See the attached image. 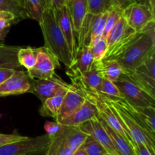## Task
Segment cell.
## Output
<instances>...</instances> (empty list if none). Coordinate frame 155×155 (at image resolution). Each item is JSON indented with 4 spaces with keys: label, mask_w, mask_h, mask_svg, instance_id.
Returning <instances> with one entry per match:
<instances>
[{
    "label": "cell",
    "mask_w": 155,
    "mask_h": 155,
    "mask_svg": "<svg viewBox=\"0 0 155 155\" xmlns=\"http://www.w3.org/2000/svg\"><path fill=\"white\" fill-rule=\"evenodd\" d=\"M154 26L155 20H152L140 31L136 32V35L117 54L107 60L116 61L124 74L133 73L155 50Z\"/></svg>",
    "instance_id": "1"
},
{
    "label": "cell",
    "mask_w": 155,
    "mask_h": 155,
    "mask_svg": "<svg viewBox=\"0 0 155 155\" xmlns=\"http://www.w3.org/2000/svg\"><path fill=\"white\" fill-rule=\"evenodd\" d=\"M44 38V46L59 61L69 68L73 62L67 41L56 20L53 9H46L39 23Z\"/></svg>",
    "instance_id": "2"
},
{
    "label": "cell",
    "mask_w": 155,
    "mask_h": 155,
    "mask_svg": "<svg viewBox=\"0 0 155 155\" xmlns=\"http://www.w3.org/2000/svg\"><path fill=\"white\" fill-rule=\"evenodd\" d=\"M102 100L107 102L111 107L118 122L133 144H143L155 155V135L139 126L136 120L123 106L114 101L109 96L98 92Z\"/></svg>",
    "instance_id": "3"
},
{
    "label": "cell",
    "mask_w": 155,
    "mask_h": 155,
    "mask_svg": "<svg viewBox=\"0 0 155 155\" xmlns=\"http://www.w3.org/2000/svg\"><path fill=\"white\" fill-rule=\"evenodd\" d=\"M87 137L78 126L63 125L58 133L51 138L45 155H74Z\"/></svg>",
    "instance_id": "4"
},
{
    "label": "cell",
    "mask_w": 155,
    "mask_h": 155,
    "mask_svg": "<svg viewBox=\"0 0 155 155\" xmlns=\"http://www.w3.org/2000/svg\"><path fill=\"white\" fill-rule=\"evenodd\" d=\"M51 138L47 134L28 137L18 142L0 146V155H33L46 151Z\"/></svg>",
    "instance_id": "5"
},
{
    "label": "cell",
    "mask_w": 155,
    "mask_h": 155,
    "mask_svg": "<svg viewBox=\"0 0 155 155\" xmlns=\"http://www.w3.org/2000/svg\"><path fill=\"white\" fill-rule=\"evenodd\" d=\"M120 93L121 98L141 107H154L155 98L132 81L126 74H122L114 82Z\"/></svg>",
    "instance_id": "6"
},
{
    "label": "cell",
    "mask_w": 155,
    "mask_h": 155,
    "mask_svg": "<svg viewBox=\"0 0 155 155\" xmlns=\"http://www.w3.org/2000/svg\"><path fill=\"white\" fill-rule=\"evenodd\" d=\"M136 33V31L128 25L125 18L122 15L106 37L107 50L102 60H107L117 54Z\"/></svg>",
    "instance_id": "7"
},
{
    "label": "cell",
    "mask_w": 155,
    "mask_h": 155,
    "mask_svg": "<svg viewBox=\"0 0 155 155\" xmlns=\"http://www.w3.org/2000/svg\"><path fill=\"white\" fill-rule=\"evenodd\" d=\"M107 16V12L98 15L86 14L78 32V48L89 47L94 39L102 36Z\"/></svg>",
    "instance_id": "8"
},
{
    "label": "cell",
    "mask_w": 155,
    "mask_h": 155,
    "mask_svg": "<svg viewBox=\"0 0 155 155\" xmlns=\"http://www.w3.org/2000/svg\"><path fill=\"white\" fill-rule=\"evenodd\" d=\"M126 75L139 88L155 98V50L133 73Z\"/></svg>",
    "instance_id": "9"
},
{
    "label": "cell",
    "mask_w": 155,
    "mask_h": 155,
    "mask_svg": "<svg viewBox=\"0 0 155 155\" xmlns=\"http://www.w3.org/2000/svg\"><path fill=\"white\" fill-rule=\"evenodd\" d=\"M37 53L36 63L33 68L27 71L32 79L51 78L55 73V68H61L59 61L45 46L36 48Z\"/></svg>",
    "instance_id": "10"
},
{
    "label": "cell",
    "mask_w": 155,
    "mask_h": 155,
    "mask_svg": "<svg viewBox=\"0 0 155 155\" xmlns=\"http://www.w3.org/2000/svg\"><path fill=\"white\" fill-rule=\"evenodd\" d=\"M72 84L64 81L54 73L51 78L42 79H32L30 92L34 94L41 102L52 97L62 88H70Z\"/></svg>",
    "instance_id": "11"
},
{
    "label": "cell",
    "mask_w": 155,
    "mask_h": 155,
    "mask_svg": "<svg viewBox=\"0 0 155 155\" xmlns=\"http://www.w3.org/2000/svg\"><path fill=\"white\" fill-rule=\"evenodd\" d=\"M123 16L127 24L135 31H140L148 23L155 20V14L153 13L148 5L135 2L123 11Z\"/></svg>",
    "instance_id": "12"
},
{
    "label": "cell",
    "mask_w": 155,
    "mask_h": 155,
    "mask_svg": "<svg viewBox=\"0 0 155 155\" xmlns=\"http://www.w3.org/2000/svg\"><path fill=\"white\" fill-rule=\"evenodd\" d=\"M54 12L58 24L66 40L74 60L78 48V43H77L78 34L74 29L69 9L66 4L60 9L54 10Z\"/></svg>",
    "instance_id": "13"
},
{
    "label": "cell",
    "mask_w": 155,
    "mask_h": 155,
    "mask_svg": "<svg viewBox=\"0 0 155 155\" xmlns=\"http://www.w3.org/2000/svg\"><path fill=\"white\" fill-rule=\"evenodd\" d=\"M32 78L27 71L15 70L10 78L0 84V97L30 92Z\"/></svg>",
    "instance_id": "14"
},
{
    "label": "cell",
    "mask_w": 155,
    "mask_h": 155,
    "mask_svg": "<svg viewBox=\"0 0 155 155\" xmlns=\"http://www.w3.org/2000/svg\"><path fill=\"white\" fill-rule=\"evenodd\" d=\"M78 127L82 132L86 133L88 136L92 137L93 139L101 144L106 149L109 154L119 155L116 151V149H115L108 134L103 127L99 119L85 122L80 125Z\"/></svg>",
    "instance_id": "15"
},
{
    "label": "cell",
    "mask_w": 155,
    "mask_h": 155,
    "mask_svg": "<svg viewBox=\"0 0 155 155\" xmlns=\"http://www.w3.org/2000/svg\"><path fill=\"white\" fill-rule=\"evenodd\" d=\"M85 100V94L72 85L65 94L58 113L54 120L60 123L77 111L83 105Z\"/></svg>",
    "instance_id": "16"
},
{
    "label": "cell",
    "mask_w": 155,
    "mask_h": 155,
    "mask_svg": "<svg viewBox=\"0 0 155 155\" xmlns=\"http://www.w3.org/2000/svg\"><path fill=\"white\" fill-rule=\"evenodd\" d=\"M99 119V112L95 103L86 97V100L81 106L67 119L61 122V124L70 126H79L85 122Z\"/></svg>",
    "instance_id": "17"
},
{
    "label": "cell",
    "mask_w": 155,
    "mask_h": 155,
    "mask_svg": "<svg viewBox=\"0 0 155 155\" xmlns=\"http://www.w3.org/2000/svg\"><path fill=\"white\" fill-rule=\"evenodd\" d=\"M94 59L89 47L83 46L77 49L72 64L67 68V72L84 73L91 68Z\"/></svg>",
    "instance_id": "18"
},
{
    "label": "cell",
    "mask_w": 155,
    "mask_h": 155,
    "mask_svg": "<svg viewBox=\"0 0 155 155\" xmlns=\"http://www.w3.org/2000/svg\"><path fill=\"white\" fill-rule=\"evenodd\" d=\"M21 46L5 45L0 43V68L21 70L22 68L18 60V53Z\"/></svg>",
    "instance_id": "19"
},
{
    "label": "cell",
    "mask_w": 155,
    "mask_h": 155,
    "mask_svg": "<svg viewBox=\"0 0 155 155\" xmlns=\"http://www.w3.org/2000/svg\"><path fill=\"white\" fill-rule=\"evenodd\" d=\"M99 120L101 121L103 127L104 128L107 133L108 134L114 146L116 151L119 155H135L134 149L131 143L127 139L121 136L120 134L115 132L112 128H110L104 120L99 117Z\"/></svg>",
    "instance_id": "20"
},
{
    "label": "cell",
    "mask_w": 155,
    "mask_h": 155,
    "mask_svg": "<svg viewBox=\"0 0 155 155\" xmlns=\"http://www.w3.org/2000/svg\"><path fill=\"white\" fill-rule=\"evenodd\" d=\"M70 88H62L54 96L42 102V106L39 109L40 115L45 117H52L55 119L62 104L65 94Z\"/></svg>",
    "instance_id": "21"
},
{
    "label": "cell",
    "mask_w": 155,
    "mask_h": 155,
    "mask_svg": "<svg viewBox=\"0 0 155 155\" xmlns=\"http://www.w3.org/2000/svg\"><path fill=\"white\" fill-rule=\"evenodd\" d=\"M74 29L78 34L80 26L87 14V1L86 0H69L67 3Z\"/></svg>",
    "instance_id": "22"
},
{
    "label": "cell",
    "mask_w": 155,
    "mask_h": 155,
    "mask_svg": "<svg viewBox=\"0 0 155 155\" xmlns=\"http://www.w3.org/2000/svg\"><path fill=\"white\" fill-rule=\"evenodd\" d=\"M21 6L26 17L41 22L42 15L47 9L45 0H21Z\"/></svg>",
    "instance_id": "23"
},
{
    "label": "cell",
    "mask_w": 155,
    "mask_h": 155,
    "mask_svg": "<svg viewBox=\"0 0 155 155\" xmlns=\"http://www.w3.org/2000/svg\"><path fill=\"white\" fill-rule=\"evenodd\" d=\"M96 62L98 69L100 70L103 77L111 81H116L123 74L122 68L116 61L105 60Z\"/></svg>",
    "instance_id": "24"
},
{
    "label": "cell",
    "mask_w": 155,
    "mask_h": 155,
    "mask_svg": "<svg viewBox=\"0 0 155 155\" xmlns=\"http://www.w3.org/2000/svg\"><path fill=\"white\" fill-rule=\"evenodd\" d=\"M37 53L36 48L32 47H25L19 50L18 53V60L21 67H24L27 71L31 69L34 67L36 63Z\"/></svg>",
    "instance_id": "25"
},
{
    "label": "cell",
    "mask_w": 155,
    "mask_h": 155,
    "mask_svg": "<svg viewBox=\"0 0 155 155\" xmlns=\"http://www.w3.org/2000/svg\"><path fill=\"white\" fill-rule=\"evenodd\" d=\"M0 11L11 12L16 18V22L26 18L21 0H0Z\"/></svg>",
    "instance_id": "26"
},
{
    "label": "cell",
    "mask_w": 155,
    "mask_h": 155,
    "mask_svg": "<svg viewBox=\"0 0 155 155\" xmlns=\"http://www.w3.org/2000/svg\"><path fill=\"white\" fill-rule=\"evenodd\" d=\"M86 1H87V13L93 14V15L105 13L113 6L117 5L114 0H86Z\"/></svg>",
    "instance_id": "27"
},
{
    "label": "cell",
    "mask_w": 155,
    "mask_h": 155,
    "mask_svg": "<svg viewBox=\"0 0 155 155\" xmlns=\"http://www.w3.org/2000/svg\"><path fill=\"white\" fill-rule=\"evenodd\" d=\"M94 61L99 62L103 59L107 50V40L103 36H98L92 40L89 46Z\"/></svg>",
    "instance_id": "28"
},
{
    "label": "cell",
    "mask_w": 155,
    "mask_h": 155,
    "mask_svg": "<svg viewBox=\"0 0 155 155\" xmlns=\"http://www.w3.org/2000/svg\"><path fill=\"white\" fill-rule=\"evenodd\" d=\"M122 14L123 10H121L117 5L113 6L111 9L107 11V16L106 18L105 24H104V32H103L102 35L105 39L111 30V29L114 27V26L117 24V22L119 21L120 17L122 16Z\"/></svg>",
    "instance_id": "29"
},
{
    "label": "cell",
    "mask_w": 155,
    "mask_h": 155,
    "mask_svg": "<svg viewBox=\"0 0 155 155\" xmlns=\"http://www.w3.org/2000/svg\"><path fill=\"white\" fill-rule=\"evenodd\" d=\"M87 155H107L109 154L106 149L101 144L90 136H88L82 144Z\"/></svg>",
    "instance_id": "30"
},
{
    "label": "cell",
    "mask_w": 155,
    "mask_h": 155,
    "mask_svg": "<svg viewBox=\"0 0 155 155\" xmlns=\"http://www.w3.org/2000/svg\"><path fill=\"white\" fill-rule=\"evenodd\" d=\"M100 93L105 95L110 96V97H120V93L116 85L113 81L108 80L106 78H102L101 83V88H100Z\"/></svg>",
    "instance_id": "31"
},
{
    "label": "cell",
    "mask_w": 155,
    "mask_h": 155,
    "mask_svg": "<svg viewBox=\"0 0 155 155\" xmlns=\"http://www.w3.org/2000/svg\"><path fill=\"white\" fill-rule=\"evenodd\" d=\"M28 137L23 136V135H18V134H0V146L5 145V144H11V143L18 142L26 139Z\"/></svg>",
    "instance_id": "32"
},
{
    "label": "cell",
    "mask_w": 155,
    "mask_h": 155,
    "mask_svg": "<svg viewBox=\"0 0 155 155\" xmlns=\"http://www.w3.org/2000/svg\"><path fill=\"white\" fill-rule=\"evenodd\" d=\"M63 125L61 123L58 122H45V125H44V129H45V132L50 138H53L55 135L58 133L59 131L62 129Z\"/></svg>",
    "instance_id": "33"
},
{
    "label": "cell",
    "mask_w": 155,
    "mask_h": 155,
    "mask_svg": "<svg viewBox=\"0 0 155 155\" xmlns=\"http://www.w3.org/2000/svg\"><path fill=\"white\" fill-rule=\"evenodd\" d=\"M12 24V21L9 20H0V43H3L5 40Z\"/></svg>",
    "instance_id": "34"
},
{
    "label": "cell",
    "mask_w": 155,
    "mask_h": 155,
    "mask_svg": "<svg viewBox=\"0 0 155 155\" xmlns=\"http://www.w3.org/2000/svg\"><path fill=\"white\" fill-rule=\"evenodd\" d=\"M68 1L69 0H45V2L47 9L56 10L66 5Z\"/></svg>",
    "instance_id": "35"
},
{
    "label": "cell",
    "mask_w": 155,
    "mask_h": 155,
    "mask_svg": "<svg viewBox=\"0 0 155 155\" xmlns=\"http://www.w3.org/2000/svg\"><path fill=\"white\" fill-rule=\"evenodd\" d=\"M135 155H153L147 147L143 144H133Z\"/></svg>",
    "instance_id": "36"
},
{
    "label": "cell",
    "mask_w": 155,
    "mask_h": 155,
    "mask_svg": "<svg viewBox=\"0 0 155 155\" xmlns=\"http://www.w3.org/2000/svg\"><path fill=\"white\" fill-rule=\"evenodd\" d=\"M15 70L8 68H0V84L4 82L14 74Z\"/></svg>",
    "instance_id": "37"
},
{
    "label": "cell",
    "mask_w": 155,
    "mask_h": 155,
    "mask_svg": "<svg viewBox=\"0 0 155 155\" xmlns=\"http://www.w3.org/2000/svg\"><path fill=\"white\" fill-rule=\"evenodd\" d=\"M114 1L116 3L117 5L123 11L125 10L130 5L135 2H138V0H114Z\"/></svg>",
    "instance_id": "38"
},
{
    "label": "cell",
    "mask_w": 155,
    "mask_h": 155,
    "mask_svg": "<svg viewBox=\"0 0 155 155\" xmlns=\"http://www.w3.org/2000/svg\"><path fill=\"white\" fill-rule=\"evenodd\" d=\"M9 20L12 21L13 24H16V18L15 16L11 12H3V11H0V20Z\"/></svg>",
    "instance_id": "39"
},
{
    "label": "cell",
    "mask_w": 155,
    "mask_h": 155,
    "mask_svg": "<svg viewBox=\"0 0 155 155\" xmlns=\"http://www.w3.org/2000/svg\"><path fill=\"white\" fill-rule=\"evenodd\" d=\"M74 155H87V153H86V151H85L84 149H83V146L81 145L77 150H76V152L74 153Z\"/></svg>",
    "instance_id": "40"
},
{
    "label": "cell",
    "mask_w": 155,
    "mask_h": 155,
    "mask_svg": "<svg viewBox=\"0 0 155 155\" xmlns=\"http://www.w3.org/2000/svg\"><path fill=\"white\" fill-rule=\"evenodd\" d=\"M148 5L150 6L153 13L155 14V0H148Z\"/></svg>",
    "instance_id": "41"
},
{
    "label": "cell",
    "mask_w": 155,
    "mask_h": 155,
    "mask_svg": "<svg viewBox=\"0 0 155 155\" xmlns=\"http://www.w3.org/2000/svg\"><path fill=\"white\" fill-rule=\"evenodd\" d=\"M107 155H110V154H107Z\"/></svg>",
    "instance_id": "42"
}]
</instances>
